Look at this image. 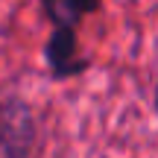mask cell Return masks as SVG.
Instances as JSON below:
<instances>
[{"mask_svg": "<svg viewBox=\"0 0 158 158\" xmlns=\"http://www.w3.org/2000/svg\"><path fill=\"white\" fill-rule=\"evenodd\" d=\"M35 143L32 111L21 100H0V158H27Z\"/></svg>", "mask_w": 158, "mask_h": 158, "instance_id": "6da1fadb", "label": "cell"}, {"mask_svg": "<svg viewBox=\"0 0 158 158\" xmlns=\"http://www.w3.org/2000/svg\"><path fill=\"white\" fill-rule=\"evenodd\" d=\"M100 3L102 0H41L53 27H73V29L85 15L100 9Z\"/></svg>", "mask_w": 158, "mask_h": 158, "instance_id": "3957f363", "label": "cell"}, {"mask_svg": "<svg viewBox=\"0 0 158 158\" xmlns=\"http://www.w3.org/2000/svg\"><path fill=\"white\" fill-rule=\"evenodd\" d=\"M47 64L50 73L56 79H70L79 76L82 70H88V59L79 56V44H76V29L73 27H56L47 41Z\"/></svg>", "mask_w": 158, "mask_h": 158, "instance_id": "7a4b0ae2", "label": "cell"}, {"mask_svg": "<svg viewBox=\"0 0 158 158\" xmlns=\"http://www.w3.org/2000/svg\"><path fill=\"white\" fill-rule=\"evenodd\" d=\"M155 108H158V88H155Z\"/></svg>", "mask_w": 158, "mask_h": 158, "instance_id": "277c9868", "label": "cell"}]
</instances>
